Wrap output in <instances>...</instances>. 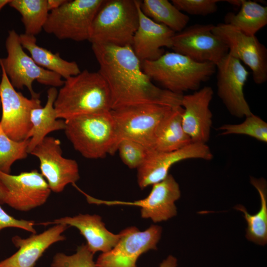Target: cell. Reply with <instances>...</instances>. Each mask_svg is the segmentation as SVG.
Listing matches in <instances>:
<instances>
[{
  "mask_svg": "<svg viewBox=\"0 0 267 267\" xmlns=\"http://www.w3.org/2000/svg\"><path fill=\"white\" fill-rule=\"evenodd\" d=\"M91 48L99 66L98 72L109 88L111 110L140 104L181 106L183 94L154 85L131 45L92 44Z\"/></svg>",
  "mask_w": 267,
  "mask_h": 267,
  "instance_id": "cell-1",
  "label": "cell"
},
{
  "mask_svg": "<svg viewBox=\"0 0 267 267\" xmlns=\"http://www.w3.org/2000/svg\"><path fill=\"white\" fill-rule=\"evenodd\" d=\"M54 107L58 119L111 110L109 88L98 72L87 69L64 81Z\"/></svg>",
  "mask_w": 267,
  "mask_h": 267,
  "instance_id": "cell-2",
  "label": "cell"
},
{
  "mask_svg": "<svg viewBox=\"0 0 267 267\" xmlns=\"http://www.w3.org/2000/svg\"><path fill=\"white\" fill-rule=\"evenodd\" d=\"M144 72L161 85L164 89L183 94L189 90H197L201 84L216 72L212 63H200L176 52L164 53L153 61L142 62Z\"/></svg>",
  "mask_w": 267,
  "mask_h": 267,
  "instance_id": "cell-3",
  "label": "cell"
},
{
  "mask_svg": "<svg viewBox=\"0 0 267 267\" xmlns=\"http://www.w3.org/2000/svg\"><path fill=\"white\" fill-rule=\"evenodd\" d=\"M64 120L65 135L74 149L85 158H102L117 151L116 128L111 110Z\"/></svg>",
  "mask_w": 267,
  "mask_h": 267,
  "instance_id": "cell-4",
  "label": "cell"
},
{
  "mask_svg": "<svg viewBox=\"0 0 267 267\" xmlns=\"http://www.w3.org/2000/svg\"><path fill=\"white\" fill-rule=\"evenodd\" d=\"M138 0H104L92 23L91 44L132 45L138 25Z\"/></svg>",
  "mask_w": 267,
  "mask_h": 267,
  "instance_id": "cell-5",
  "label": "cell"
},
{
  "mask_svg": "<svg viewBox=\"0 0 267 267\" xmlns=\"http://www.w3.org/2000/svg\"><path fill=\"white\" fill-rule=\"evenodd\" d=\"M7 56L0 57L2 66L12 86L17 89L26 87L31 97H40L33 89L34 81L51 87L62 86L64 81L59 75L38 65L24 50L20 36L14 30L8 31L5 43Z\"/></svg>",
  "mask_w": 267,
  "mask_h": 267,
  "instance_id": "cell-6",
  "label": "cell"
},
{
  "mask_svg": "<svg viewBox=\"0 0 267 267\" xmlns=\"http://www.w3.org/2000/svg\"><path fill=\"white\" fill-rule=\"evenodd\" d=\"M104 1L66 0L49 12L43 30L59 40L89 41L94 18Z\"/></svg>",
  "mask_w": 267,
  "mask_h": 267,
  "instance_id": "cell-7",
  "label": "cell"
},
{
  "mask_svg": "<svg viewBox=\"0 0 267 267\" xmlns=\"http://www.w3.org/2000/svg\"><path fill=\"white\" fill-rule=\"evenodd\" d=\"M173 108L157 104H140L111 110L117 132V148L123 139L152 149L156 130Z\"/></svg>",
  "mask_w": 267,
  "mask_h": 267,
  "instance_id": "cell-8",
  "label": "cell"
},
{
  "mask_svg": "<svg viewBox=\"0 0 267 267\" xmlns=\"http://www.w3.org/2000/svg\"><path fill=\"white\" fill-rule=\"evenodd\" d=\"M0 100L1 117L0 126L10 138L17 141L28 139L31 129V113L42 106L39 97L28 98L16 91L10 83L4 69L0 66Z\"/></svg>",
  "mask_w": 267,
  "mask_h": 267,
  "instance_id": "cell-9",
  "label": "cell"
},
{
  "mask_svg": "<svg viewBox=\"0 0 267 267\" xmlns=\"http://www.w3.org/2000/svg\"><path fill=\"white\" fill-rule=\"evenodd\" d=\"M160 226L152 225L144 231L135 226L120 232V238L110 250L98 257L96 267H136V262L142 254L156 250L162 234Z\"/></svg>",
  "mask_w": 267,
  "mask_h": 267,
  "instance_id": "cell-10",
  "label": "cell"
},
{
  "mask_svg": "<svg viewBox=\"0 0 267 267\" xmlns=\"http://www.w3.org/2000/svg\"><path fill=\"white\" fill-rule=\"evenodd\" d=\"M214 25L194 24L176 33L171 48L200 63L210 62L216 66L228 54L224 42L212 31Z\"/></svg>",
  "mask_w": 267,
  "mask_h": 267,
  "instance_id": "cell-11",
  "label": "cell"
},
{
  "mask_svg": "<svg viewBox=\"0 0 267 267\" xmlns=\"http://www.w3.org/2000/svg\"><path fill=\"white\" fill-rule=\"evenodd\" d=\"M4 190V204L20 211H28L44 204L51 190L37 170L12 175L0 172Z\"/></svg>",
  "mask_w": 267,
  "mask_h": 267,
  "instance_id": "cell-12",
  "label": "cell"
},
{
  "mask_svg": "<svg viewBox=\"0 0 267 267\" xmlns=\"http://www.w3.org/2000/svg\"><path fill=\"white\" fill-rule=\"evenodd\" d=\"M29 154L38 158L41 174L51 191L61 192L68 184L73 185L80 178L77 162L62 156L58 138L46 136Z\"/></svg>",
  "mask_w": 267,
  "mask_h": 267,
  "instance_id": "cell-13",
  "label": "cell"
},
{
  "mask_svg": "<svg viewBox=\"0 0 267 267\" xmlns=\"http://www.w3.org/2000/svg\"><path fill=\"white\" fill-rule=\"evenodd\" d=\"M179 186L175 178L169 174L163 180L152 185L149 195L145 198L133 202L105 201L92 197L85 193L88 203L107 205H129L140 208L142 218L153 222L166 221L177 214L175 202L180 197Z\"/></svg>",
  "mask_w": 267,
  "mask_h": 267,
  "instance_id": "cell-14",
  "label": "cell"
},
{
  "mask_svg": "<svg viewBox=\"0 0 267 267\" xmlns=\"http://www.w3.org/2000/svg\"><path fill=\"white\" fill-rule=\"evenodd\" d=\"M213 32L226 44L228 53L252 71L257 84L267 80V49L255 36L247 35L225 23L214 25Z\"/></svg>",
  "mask_w": 267,
  "mask_h": 267,
  "instance_id": "cell-15",
  "label": "cell"
},
{
  "mask_svg": "<svg viewBox=\"0 0 267 267\" xmlns=\"http://www.w3.org/2000/svg\"><path fill=\"white\" fill-rule=\"evenodd\" d=\"M216 68L217 94L229 112L237 118L252 114L243 91L249 75L245 67L228 53Z\"/></svg>",
  "mask_w": 267,
  "mask_h": 267,
  "instance_id": "cell-16",
  "label": "cell"
},
{
  "mask_svg": "<svg viewBox=\"0 0 267 267\" xmlns=\"http://www.w3.org/2000/svg\"><path fill=\"white\" fill-rule=\"evenodd\" d=\"M213 158L206 144L191 143L178 150L164 152L150 149L144 162L137 169V180L143 189L164 179L171 167L176 163L189 159L209 161Z\"/></svg>",
  "mask_w": 267,
  "mask_h": 267,
  "instance_id": "cell-17",
  "label": "cell"
},
{
  "mask_svg": "<svg viewBox=\"0 0 267 267\" xmlns=\"http://www.w3.org/2000/svg\"><path fill=\"white\" fill-rule=\"evenodd\" d=\"M214 92L205 86L193 93L183 95L182 126L192 143L206 144L210 137L212 113L210 104Z\"/></svg>",
  "mask_w": 267,
  "mask_h": 267,
  "instance_id": "cell-18",
  "label": "cell"
},
{
  "mask_svg": "<svg viewBox=\"0 0 267 267\" xmlns=\"http://www.w3.org/2000/svg\"><path fill=\"white\" fill-rule=\"evenodd\" d=\"M140 1H138V25L131 46L142 63L159 58L165 53L164 47L171 48L175 33L147 17L141 10Z\"/></svg>",
  "mask_w": 267,
  "mask_h": 267,
  "instance_id": "cell-19",
  "label": "cell"
},
{
  "mask_svg": "<svg viewBox=\"0 0 267 267\" xmlns=\"http://www.w3.org/2000/svg\"><path fill=\"white\" fill-rule=\"evenodd\" d=\"M68 226L54 224L39 234L27 238L13 236L12 241L18 251L9 257L0 261V267H33L43 253L55 243L65 240L62 234Z\"/></svg>",
  "mask_w": 267,
  "mask_h": 267,
  "instance_id": "cell-20",
  "label": "cell"
},
{
  "mask_svg": "<svg viewBox=\"0 0 267 267\" xmlns=\"http://www.w3.org/2000/svg\"><path fill=\"white\" fill-rule=\"evenodd\" d=\"M61 224L77 228L86 238L87 245L94 254L100 251L105 253L112 249L120 238V233L114 234L108 231L97 215L79 214L74 217H65L40 224Z\"/></svg>",
  "mask_w": 267,
  "mask_h": 267,
  "instance_id": "cell-21",
  "label": "cell"
},
{
  "mask_svg": "<svg viewBox=\"0 0 267 267\" xmlns=\"http://www.w3.org/2000/svg\"><path fill=\"white\" fill-rule=\"evenodd\" d=\"M57 92L56 88L50 87L47 90L45 105L35 108L31 111L30 120L32 127L27 137V139H29L27 149L28 154L48 134L65 129V120L57 118L54 107Z\"/></svg>",
  "mask_w": 267,
  "mask_h": 267,
  "instance_id": "cell-22",
  "label": "cell"
},
{
  "mask_svg": "<svg viewBox=\"0 0 267 267\" xmlns=\"http://www.w3.org/2000/svg\"><path fill=\"white\" fill-rule=\"evenodd\" d=\"M181 106L173 108L158 125L154 137L152 149L170 152L181 149L192 143L182 126Z\"/></svg>",
  "mask_w": 267,
  "mask_h": 267,
  "instance_id": "cell-23",
  "label": "cell"
},
{
  "mask_svg": "<svg viewBox=\"0 0 267 267\" xmlns=\"http://www.w3.org/2000/svg\"><path fill=\"white\" fill-rule=\"evenodd\" d=\"M21 45L30 53L31 57L40 66L67 79L79 74L81 71L75 61L63 59L58 52L53 53L37 44L35 36L19 35Z\"/></svg>",
  "mask_w": 267,
  "mask_h": 267,
  "instance_id": "cell-24",
  "label": "cell"
},
{
  "mask_svg": "<svg viewBox=\"0 0 267 267\" xmlns=\"http://www.w3.org/2000/svg\"><path fill=\"white\" fill-rule=\"evenodd\" d=\"M251 184L258 191L261 199V207L255 214H249L242 205H238L235 209L243 212L247 223L246 237L260 245L267 243V183L263 178H250Z\"/></svg>",
  "mask_w": 267,
  "mask_h": 267,
  "instance_id": "cell-25",
  "label": "cell"
},
{
  "mask_svg": "<svg viewBox=\"0 0 267 267\" xmlns=\"http://www.w3.org/2000/svg\"><path fill=\"white\" fill-rule=\"evenodd\" d=\"M239 11L228 13L225 23L249 36H255L267 24V7L257 2L242 0Z\"/></svg>",
  "mask_w": 267,
  "mask_h": 267,
  "instance_id": "cell-26",
  "label": "cell"
},
{
  "mask_svg": "<svg viewBox=\"0 0 267 267\" xmlns=\"http://www.w3.org/2000/svg\"><path fill=\"white\" fill-rule=\"evenodd\" d=\"M140 7L147 17L175 33L185 28L189 20L187 15L168 0H144L140 1Z\"/></svg>",
  "mask_w": 267,
  "mask_h": 267,
  "instance_id": "cell-27",
  "label": "cell"
},
{
  "mask_svg": "<svg viewBox=\"0 0 267 267\" xmlns=\"http://www.w3.org/2000/svg\"><path fill=\"white\" fill-rule=\"evenodd\" d=\"M8 4L21 15L25 34L35 36L43 30L49 14L47 0H10Z\"/></svg>",
  "mask_w": 267,
  "mask_h": 267,
  "instance_id": "cell-28",
  "label": "cell"
},
{
  "mask_svg": "<svg viewBox=\"0 0 267 267\" xmlns=\"http://www.w3.org/2000/svg\"><path fill=\"white\" fill-rule=\"evenodd\" d=\"M29 139L21 141L8 137L0 126V172L10 174L12 164L28 156Z\"/></svg>",
  "mask_w": 267,
  "mask_h": 267,
  "instance_id": "cell-29",
  "label": "cell"
},
{
  "mask_svg": "<svg viewBox=\"0 0 267 267\" xmlns=\"http://www.w3.org/2000/svg\"><path fill=\"white\" fill-rule=\"evenodd\" d=\"M219 130L222 131V135H246L261 142H267V124L253 113L246 116L245 120L240 124H224Z\"/></svg>",
  "mask_w": 267,
  "mask_h": 267,
  "instance_id": "cell-30",
  "label": "cell"
},
{
  "mask_svg": "<svg viewBox=\"0 0 267 267\" xmlns=\"http://www.w3.org/2000/svg\"><path fill=\"white\" fill-rule=\"evenodd\" d=\"M149 150L144 145L128 139H122L117 148L122 162L132 169H137L142 164Z\"/></svg>",
  "mask_w": 267,
  "mask_h": 267,
  "instance_id": "cell-31",
  "label": "cell"
},
{
  "mask_svg": "<svg viewBox=\"0 0 267 267\" xmlns=\"http://www.w3.org/2000/svg\"><path fill=\"white\" fill-rule=\"evenodd\" d=\"M93 254L87 244L79 246L76 252L72 255L57 253L53 257L51 267H96Z\"/></svg>",
  "mask_w": 267,
  "mask_h": 267,
  "instance_id": "cell-32",
  "label": "cell"
},
{
  "mask_svg": "<svg viewBox=\"0 0 267 267\" xmlns=\"http://www.w3.org/2000/svg\"><path fill=\"white\" fill-rule=\"evenodd\" d=\"M219 0H172L180 11L189 14L205 16L216 12Z\"/></svg>",
  "mask_w": 267,
  "mask_h": 267,
  "instance_id": "cell-33",
  "label": "cell"
},
{
  "mask_svg": "<svg viewBox=\"0 0 267 267\" xmlns=\"http://www.w3.org/2000/svg\"><path fill=\"white\" fill-rule=\"evenodd\" d=\"M33 221L18 220L8 215L0 206V231L6 227H15L36 234Z\"/></svg>",
  "mask_w": 267,
  "mask_h": 267,
  "instance_id": "cell-34",
  "label": "cell"
},
{
  "mask_svg": "<svg viewBox=\"0 0 267 267\" xmlns=\"http://www.w3.org/2000/svg\"><path fill=\"white\" fill-rule=\"evenodd\" d=\"M177 259L170 255L161 263L159 267H177Z\"/></svg>",
  "mask_w": 267,
  "mask_h": 267,
  "instance_id": "cell-35",
  "label": "cell"
},
{
  "mask_svg": "<svg viewBox=\"0 0 267 267\" xmlns=\"http://www.w3.org/2000/svg\"><path fill=\"white\" fill-rule=\"evenodd\" d=\"M66 0H47L49 11L56 9L63 4Z\"/></svg>",
  "mask_w": 267,
  "mask_h": 267,
  "instance_id": "cell-36",
  "label": "cell"
},
{
  "mask_svg": "<svg viewBox=\"0 0 267 267\" xmlns=\"http://www.w3.org/2000/svg\"><path fill=\"white\" fill-rule=\"evenodd\" d=\"M4 190L0 182V204H4Z\"/></svg>",
  "mask_w": 267,
  "mask_h": 267,
  "instance_id": "cell-37",
  "label": "cell"
},
{
  "mask_svg": "<svg viewBox=\"0 0 267 267\" xmlns=\"http://www.w3.org/2000/svg\"><path fill=\"white\" fill-rule=\"evenodd\" d=\"M242 0H226L225 1H227L228 3H230L231 4L235 6H240L241 3H242Z\"/></svg>",
  "mask_w": 267,
  "mask_h": 267,
  "instance_id": "cell-38",
  "label": "cell"
},
{
  "mask_svg": "<svg viewBox=\"0 0 267 267\" xmlns=\"http://www.w3.org/2000/svg\"><path fill=\"white\" fill-rule=\"evenodd\" d=\"M10 0H0V10L6 5L8 4Z\"/></svg>",
  "mask_w": 267,
  "mask_h": 267,
  "instance_id": "cell-39",
  "label": "cell"
},
{
  "mask_svg": "<svg viewBox=\"0 0 267 267\" xmlns=\"http://www.w3.org/2000/svg\"><path fill=\"white\" fill-rule=\"evenodd\" d=\"M0 108H1V102H0Z\"/></svg>",
  "mask_w": 267,
  "mask_h": 267,
  "instance_id": "cell-40",
  "label": "cell"
},
{
  "mask_svg": "<svg viewBox=\"0 0 267 267\" xmlns=\"http://www.w3.org/2000/svg\"><path fill=\"white\" fill-rule=\"evenodd\" d=\"M1 72V69H0V73Z\"/></svg>",
  "mask_w": 267,
  "mask_h": 267,
  "instance_id": "cell-41",
  "label": "cell"
}]
</instances>
